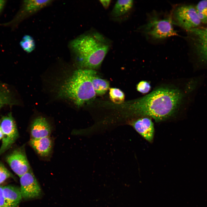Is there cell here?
Masks as SVG:
<instances>
[{
	"instance_id": "16",
	"label": "cell",
	"mask_w": 207,
	"mask_h": 207,
	"mask_svg": "<svg viewBox=\"0 0 207 207\" xmlns=\"http://www.w3.org/2000/svg\"><path fill=\"white\" fill-rule=\"evenodd\" d=\"M92 82L96 94L98 95H102L105 94L109 87L108 82L97 76L96 73L93 76Z\"/></svg>"
},
{
	"instance_id": "8",
	"label": "cell",
	"mask_w": 207,
	"mask_h": 207,
	"mask_svg": "<svg viewBox=\"0 0 207 207\" xmlns=\"http://www.w3.org/2000/svg\"><path fill=\"white\" fill-rule=\"evenodd\" d=\"M5 160L12 170L20 177L30 169L24 145L12 151L6 156Z\"/></svg>"
},
{
	"instance_id": "20",
	"label": "cell",
	"mask_w": 207,
	"mask_h": 207,
	"mask_svg": "<svg viewBox=\"0 0 207 207\" xmlns=\"http://www.w3.org/2000/svg\"><path fill=\"white\" fill-rule=\"evenodd\" d=\"M14 177L13 175L0 161V184L8 178Z\"/></svg>"
},
{
	"instance_id": "15",
	"label": "cell",
	"mask_w": 207,
	"mask_h": 207,
	"mask_svg": "<svg viewBox=\"0 0 207 207\" xmlns=\"http://www.w3.org/2000/svg\"><path fill=\"white\" fill-rule=\"evenodd\" d=\"M133 3L131 0L117 1L111 12L112 16L116 19L122 18L131 10Z\"/></svg>"
},
{
	"instance_id": "11",
	"label": "cell",
	"mask_w": 207,
	"mask_h": 207,
	"mask_svg": "<svg viewBox=\"0 0 207 207\" xmlns=\"http://www.w3.org/2000/svg\"><path fill=\"white\" fill-rule=\"evenodd\" d=\"M51 132L50 125L45 118L41 116L36 118L31 126V139H37L49 137Z\"/></svg>"
},
{
	"instance_id": "26",
	"label": "cell",
	"mask_w": 207,
	"mask_h": 207,
	"mask_svg": "<svg viewBox=\"0 0 207 207\" xmlns=\"http://www.w3.org/2000/svg\"><path fill=\"white\" fill-rule=\"evenodd\" d=\"M5 3V1L3 0H0V12L3 7Z\"/></svg>"
},
{
	"instance_id": "3",
	"label": "cell",
	"mask_w": 207,
	"mask_h": 207,
	"mask_svg": "<svg viewBox=\"0 0 207 207\" xmlns=\"http://www.w3.org/2000/svg\"><path fill=\"white\" fill-rule=\"evenodd\" d=\"M96 73L93 69L76 70L60 86L58 97L69 99L78 107L91 101L96 95L92 79Z\"/></svg>"
},
{
	"instance_id": "2",
	"label": "cell",
	"mask_w": 207,
	"mask_h": 207,
	"mask_svg": "<svg viewBox=\"0 0 207 207\" xmlns=\"http://www.w3.org/2000/svg\"><path fill=\"white\" fill-rule=\"evenodd\" d=\"M111 45L109 40L96 32H86L72 40L70 44L78 65L93 70L101 65Z\"/></svg>"
},
{
	"instance_id": "18",
	"label": "cell",
	"mask_w": 207,
	"mask_h": 207,
	"mask_svg": "<svg viewBox=\"0 0 207 207\" xmlns=\"http://www.w3.org/2000/svg\"><path fill=\"white\" fill-rule=\"evenodd\" d=\"M21 47L27 53L32 51L35 47V43L32 37L28 35L24 36L20 42Z\"/></svg>"
},
{
	"instance_id": "14",
	"label": "cell",
	"mask_w": 207,
	"mask_h": 207,
	"mask_svg": "<svg viewBox=\"0 0 207 207\" xmlns=\"http://www.w3.org/2000/svg\"><path fill=\"white\" fill-rule=\"evenodd\" d=\"M53 1L30 0L24 1L22 14L26 16L34 14L50 5Z\"/></svg>"
},
{
	"instance_id": "5",
	"label": "cell",
	"mask_w": 207,
	"mask_h": 207,
	"mask_svg": "<svg viewBox=\"0 0 207 207\" xmlns=\"http://www.w3.org/2000/svg\"><path fill=\"white\" fill-rule=\"evenodd\" d=\"M175 23L187 32L198 28L201 23L195 7L191 5H183L177 7L173 12Z\"/></svg>"
},
{
	"instance_id": "25",
	"label": "cell",
	"mask_w": 207,
	"mask_h": 207,
	"mask_svg": "<svg viewBox=\"0 0 207 207\" xmlns=\"http://www.w3.org/2000/svg\"><path fill=\"white\" fill-rule=\"evenodd\" d=\"M100 3L105 9L107 8L109 6L111 2L110 0H100Z\"/></svg>"
},
{
	"instance_id": "27",
	"label": "cell",
	"mask_w": 207,
	"mask_h": 207,
	"mask_svg": "<svg viewBox=\"0 0 207 207\" xmlns=\"http://www.w3.org/2000/svg\"><path fill=\"white\" fill-rule=\"evenodd\" d=\"M3 137V133L1 128L0 126V140Z\"/></svg>"
},
{
	"instance_id": "23",
	"label": "cell",
	"mask_w": 207,
	"mask_h": 207,
	"mask_svg": "<svg viewBox=\"0 0 207 207\" xmlns=\"http://www.w3.org/2000/svg\"><path fill=\"white\" fill-rule=\"evenodd\" d=\"M3 187L0 185V207H7L3 194Z\"/></svg>"
},
{
	"instance_id": "10",
	"label": "cell",
	"mask_w": 207,
	"mask_h": 207,
	"mask_svg": "<svg viewBox=\"0 0 207 207\" xmlns=\"http://www.w3.org/2000/svg\"><path fill=\"white\" fill-rule=\"evenodd\" d=\"M129 124L143 137L150 143L153 140L154 128L151 118L148 117L137 118L131 121Z\"/></svg>"
},
{
	"instance_id": "22",
	"label": "cell",
	"mask_w": 207,
	"mask_h": 207,
	"mask_svg": "<svg viewBox=\"0 0 207 207\" xmlns=\"http://www.w3.org/2000/svg\"><path fill=\"white\" fill-rule=\"evenodd\" d=\"M11 98L9 95L0 99V109L3 106L11 103Z\"/></svg>"
},
{
	"instance_id": "21",
	"label": "cell",
	"mask_w": 207,
	"mask_h": 207,
	"mask_svg": "<svg viewBox=\"0 0 207 207\" xmlns=\"http://www.w3.org/2000/svg\"><path fill=\"white\" fill-rule=\"evenodd\" d=\"M151 88L150 83L145 80L140 81L136 86L137 91L143 94H145L148 93L150 90Z\"/></svg>"
},
{
	"instance_id": "1",
	"label": "cell",
	"mask_w": 207,
	"mask_h": 207,
	"mask_svg": "<svg viewBox=\"0 0 207 207\" xmlns=\"http://www.w3.org/2000/svg\"><path fill=\"white\" fill-rule=\"evenodd\" d=\"M183 97V92L177 88L162 87L127 103L125 108L131 115L148 117L159 122L175 115Z\"/></svg>"
},
{
	"instance_id": "7",
	"label": "cell",
	"mask_w": 207,
	"mask_h": 207,
	"mask_svg": "<svg viewBox=\"0 0 207 207\" xmlns=\"http://www.w3.org/2000/svg\"><path fill=\"white\" fill-rule=\"evenodd\" d=\"M2 133L0 156L9 149L19 137L17 127L11 113L3 117L0 121Z\"/></svg>"
},
{
	"instance_id": "9",
	"label": "cell",
	"mask_w": 207,
	"mask_h": 207,
	"mask_svg": "<svg viewBox=\"0 0 207 207\" xmlns=\"http://www.w3.org/2000/svg\"><path fill=\"white\" fill-rule=\"evenodd\" d=\"M20 189L24 199L36 198L41 194L40 186L30 169L20 177Z\"/></svg>"
},
{
	"instance_id": "6",
	"label": "cell",
	"mask_w": 207,
	"mask_h": 207,
	"mask_svg": "<svg viewBox=\"0 0 207 207\" xmlns=\"http://www.w3.org/2000/svg\"><path fill=\"white\" fill-rule=\"evenodd\" d=\"M198 63L207 67V26L196 28L188 32Z\"/></svg>"
},
{
	"instance_id": "13",
	"label": "cell",
	"mask_w": 207,
	"mask_h": 207,
	"mask_svg": "<svg viewBox=\"0 0 207 207\" xmlns=\"http://www.w3.org/2000/svg\"><path fill=\"white\" fill-rule=\"evenodd\" d=\"M3 192L7 207H18L22 198L20 188L10 185L4 186Z\"/></svg>"
},
{
	"instance_id": "12",
	"label": "cell",
	"mask_w": 207,
	"mask_h": 207,
	"mask_svg": "<svg viewBox=\"0 0 207 207\" xmlns=\"http://www.w3.org/2000/svg\"><path fill=\"white\" fill-rule=\"evenodd\" d=\"M29 143L40 156L46 157L50 154L52 146V141L49 137L42 138L31 139Z\"/></svg>"
},
{
	"instance_id": "19",
	"label": "cell",
	"mask_w": 207,
	"mask_h": 207,
	"mask_svg": "<svg viewBox=\"0 0 207 207\" xmlns=\"http://www.w3.org/2000/svg\"><path fill=\"white\" fill-rule=\"evenodd\" d=\"M109 93L110 99L114 102L120 103L124 101L125 97L124 94L119 89L111 88L110 89Z\"/></svg>"
},
{
	"instance_id": "24",
	"label": "cell",
	"mask_w": 207,
	"mask_h": 207,
	"mask_svg": "<svg viewBox=\"0 0 207 207\" xmlns=\"http://www.w3.org/2000/svg\"><path fill=\"white\" fill-rule=\"evenodd\" d=\"M9 95L7 90L0 86V99Z\"/></svg>"
},
{
	"instance_id": "4",
	"label": "cell",
	"mask_w": 207,
	"mask_h": 207,
	"mask_svg": "<svg viewBox=\"0 0 207 207\" xmlns=\"http://www.w3.org/2000/svg\"><path fill=\"white\" fill-rule=\"evenodd\" d=\"M173 20L170 18L154 17L143 26V32L154 39H162L177 35L173 26Z\"/></svg>"
},
{
	"instance_id": "17",
	"label": "cell",
	"mask_w": 207,
	"mask_h": 207,
	"mask_svg": "<svg viewBox=\"0 0 207 207\" xmlns=\"http://www.w3.org/2000/svg\"><path fill=\"white\" fill-rule=\"evenodd\" d=\"M195 7L201 22L207 23V0L200 1Z\"/></svg>"
}]
</instances>
